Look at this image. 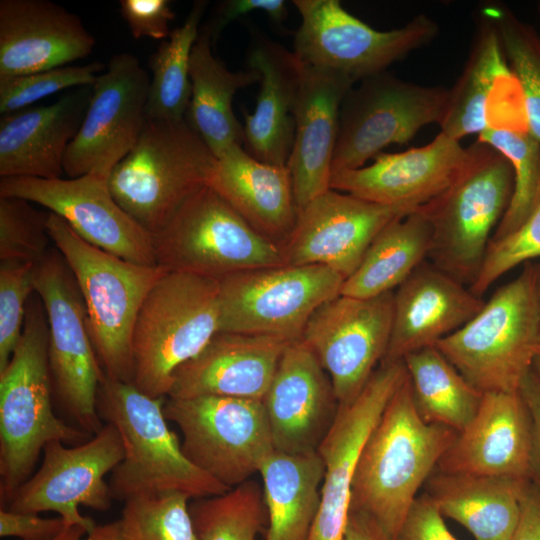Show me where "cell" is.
Instances as JSON below:
<instances>
[{
    "label": "cell",
    "instance_id": "6da1fadb",
    "mask_svg": "<svg viewBox=\"0 0 540 540\" xmlns=\"http://www.w3.org/2000/svg\"><path fill=\"white\" fill-rule=\"evenodd\" d=\"M457 434L420 418L407 375L362 449L350 509L369 516L388 540H394L418 490Z\"/></svg>",
    "mask_w": 540,
    "mask_h": 540
},
{
    "label": "cell",
    "instance_id": "7a4b0ae2",
    "mask_svg": "<svg viewBox=\"0 0 540 540\" xmlns=\"http://www.w3.org/2000/svg\"><path fill=\"white\" fill-rule=\"evenodd\" d=\"M49 328L44 304L34 292L27 305L21 338L0 371V497L6 505L32 475L45 446L81 444L90 435L53 411L48 358Z\"/></svg>",
    "mask_w": 540,
    "mask_h": 540
},
{
    "label": "cell",
    "instance_id": "3957f363",
    "mask_svg": "<svg viewBox=\"0 0 540 540\" xmlns=\"http://www.w3.org/2000/svg\"><path fill=\"white\" fill-rule=\"evenodd\" d=\"M167 397L152 398L132 383L104 375L97 392V411L118 430L124 457L111 472L113 499L178 492L190 499L220 495L226 487L193 464L167 424Z\"/></svg>",
    "mask_w": 540,
    "mask_h": 540
},
{
    "label": "cell",
    "instance_id": "277c9868",
    "mask_svg": "<svg viewBox=\"0 0 540 540\" xmlns=\"http://www.w3.org/2000/svg\"><path fill=\"white\" fill-rule=\"evenodd\" d=\"M48 232L81 292L88 333L105 375L132 383V336L139 310L152 287L168 272L103 251L50 212Z\"/></svg>",
    "mask_w": 540,
    "mask_h": 540
},
{
    "label": "cell",
    "instance_id": "5b68a950",
    "mask_svg": "<svg viewBox=\"0 0 540 540\" xmlns=\"http://www.w3.org/2000/svg\"><path fill=\"white\" fill-rule=\"evenodd\" d=\"M434 346L481 393L518 392L540 347L535 263H524L478 314Z\"/></svg>",
    "mask_w": 540,
    "mask_h": 540
},
{
    "label": "cell",
    "instance_id": "8992f818",
    "mask_svg": "<svg viewBox=\"0 0 540 540\" xmlns=\"http://www.w3.org/2000/svg\"><path fill=\"white\" fill-rule=\"evenodd\" d=\"M219 331V281L167 272L147 294L132 336V384L168 397L175 371Z\"/></svg>",
    "mask_w": 540,
    "mask_h": 540
},
{
    "label": "cell",
    "instance_id": "52a82bcc",
    "mask_svg": "<svg viewBox=\"0 0 540 540\" xmlns=\"http://www.w3.org/2000/svg\"><path fill=\"white\" fill-rule=\"evenodd\" d=\"M216 157L184 120L146 119L133 149L107 184L121 208L154 235L183 203L208 185Z\"/></svg>",
    "mask_w": 540,
    "mask_h": 540
},
{
    "label": "cell",
    "instance_id": "ba28073f",
    "mask_svg": "<svg viewBox=\"0 0 540 540\" xmlns=\"http://www.w3.org/2000/svg\"><path fill=\"white\" fill-rule=\"evenodd\" d=\"M474 162L446 191L421 206L432 227V264L469 286L486 255L493 228L505 214L514 188L511 163L477 142Z\"/></svg>",
    "mask_w": 540,
    "mask_h": 540
},
{
    "label": "cell",
    "instance_id": "9c48e42d",
    "mask_svg": "<svg viewBox=\"0 0 540 540\" xmlns=\"http://www.w3.org/2000/svg\"><path fill=\"white\" fill-rule=\"evenodd\" d=\"M152 239L156 264L169 272L220 280L284 264L280 245L254 230L208 185L188 198Z\"/></svg>",
    "mask_w": 540,
    "mask_h": 540
},
{
    "label": "cell",
    "instance_id": "30bf717a",
    "mask_svg": "<svg viewBox=\"0 0 540 540\" xmlns=\"http://www.w3.org/2000/svg\"><path fill=\"white\" fill-rule=\"evenodd\" d=\"M34 285L48 319L53 395L76 427L94 435L103 426L97 392L105 373L88 333L78 284L56 248L36 263Z\"/></svg>",
    "mask_w": 540,
    "mask_h": 540
},
{
    "label": "cell",
    "instance_id": "8fae6325",
    "mask_svg": "<svg viewBox=\"0 0 540 540\" xmlns=\"http://www.w3.org/2000/svg\"><path fill=\"white\" fill-rule=\"evenodd\" d=\"M219 281V331L302 339L312 314L339 296L345 279L318 264L275 265Z\"/></svg>",
    "mask_w": 540,
    "mask_h": 540
},
{
    "label": "cell",
    "instance_id": "7c38bea8",
    "mask_svg": "<svg viewBox=\"0 0 540 540\" xmlns=\"http://www.w3.org/2000/svg\"><path fill=\"white\" fill-rule=\"evenodd\" d=\"M301 17L293 53L304 66L334 72L356 83L382 73L438 34L437 24L418 14L407 24L378 31L338 0H294Z\"/></svg>",
    "mask_w": 540,
    "mask_h": 540
},
{
    "label": "cell",
    "instance_id": "4fadbf2b",
    "mask_svg": "<svg viewBox=\"0 0 540 540\" xmlns=\"http://www.w3.org/2000/svg\"><path fill=\"white\" fill-rule=\"evenodd\" d=\"M164 415L180 429L187 458L228 488L249 480L275 451L262 400L167 397Z\"/></svg>",
    "mask_w": 540,
    "mask_h": 540
},
{
    "label": "cell",
    "instance_id": "5bb4252c",
    "mask_svg": "<svg viewBox=\"0 0 540 540\" xmlns=\"http://www.w3.org/2000/svg\"><path fill=\"white\" fill-rule=\"evenodd\" d=\"M449 98L443 86L417 85L385 71L361 80L340 107L332 173L363 167L386 146L409 142L428 124L440 125Z\"/></svg>",
    "mask_w": 540,
    "mask_h": 540
},
{
    "label": "cell",
    "instance_id": "9a60e30c",
    "mask_svg": "<svg viewBox=\"0 0 540 540\" xmlns=\"http://www.w3.org/2000/svg\"><path fill=\"white\" fill-rule=\"evenodd\" d=\"M43 461L11 496L5 509L59 514L66 526H81L92 532L96 524L80 513L85 506L106 511L113 499L105 476L112 472L124 457V446L116 427L106 423L87 441L66 446L60 441L48 443Z\"/></svg>",
    "mask_w": 540,
    "mask_h": 540
},
{
    "label": "cell",
    "instance_id": "2e32d148",
    "mask_svg": "<svg viewBox=\"0 0 540 540\" xmlns=\"http://www.w3.org/2000/svg\"><path fill=\"white\" fill-rule=\"evenodd\" d=\"M150 79L135 55L122 52L111 57L91 86L84 119L67 147L63 167L69 178L108 179L133 149L146 121Z\"/></svg>",
    "mask_w": 540,
    "mask_h": 540
},
{
    "label": "cell",
    "instance_id": "e0dca14e",
    "mask_svg": "<svg viewBox=\"0 0 540 540\" xmlns=\"http://www.w3.org/2000/svg\"><path fill=\"white\" fill-rule=\"evenodd\" d=\"M394 292L371 298L339 295L310 317L302 340L329 375L339 405L361 393L384 359L392 331Z\"/></svg>",
    "mask_w": 540,
    "mask_h": 540
},
{
    "label": "cell",
    "instance_id": "ac0fdd59",
    "mask_svg": "<svg viewBox=\"0 0 540 540\" xmlns=\"http://www.w3.org/2000/svg\"><path fill=\"white\" fill-rule=\"evenodd\" d=\"M0 196L22 198L47 208L83 240L121 259L157 265L152 235L116 202L107 179L96 175L69 179L1 178Z\"/></svg>",
    "mask_w": 540,
    "mask_h": 540
},
{
    "label": "cell",
    "instance_id": "d6986e66",
    "mask_svg": "<svg viewBox=\"0 0 540 540\" xmlns=\"http://www.w3.org/2000/svg\"><path fill=\"white\" fill-rule=\"evenodd\" d=\"M406 377L403 360L382 361L356 399L339 405L316 451L323 462L324 476L320 508L308 540H344L352 482L362 449Z\"/></svg>",
    "mask_w": 540,
    "mask_h": 540
},
{
    "label": "cell",
    "instance_id": "ffe728a7",
    "mask_svg": "<svg viewBox=\"0 0 540 540\" xmlns=\"http://www.w3.org/2000/svg\"><path fill=\"white\" fill-rule=\"evenodd\" d=\"M416 209L377 204L330 188L298 211L290 237L280 245L284 264L324 265L347 279L375 237Z\"/></svg>",
    "mask_w": 540,
    "mask_h": 540
},
{
    "label": "cell",
    "instance_id": "44dd1931",
    "mask_svg": "<svg viewBox=\"0 0 540 540\" xmlns=\"http://www.w3.org/2000/svg\"><path fill=\"white\" fill-rule=\"evenodd\" d=\"M477 151V143L464 148L440 132L425 146L380 153L370 165L333 172L330 188L377 204L416 209L452 186Z\"/></svg>",
    "mask_w": 540,
    "mask_h": 540
},
{
    "label": "cell",
    "instance_id": "7402d4cb",
    "mask_svg": "<svg viewBox=\"0 0 540 540\" xmlns=\"http://www.w3.org/2000/svg\"><path fill=\"white\" fill-rule=\"evenodd\" d=\"M275 451L316 452L339 409L331 379L302 340L285 348L263 399Z\"/></svg>",
    "mask_w": 540,
    "mask_h": 540
},
{
    "label": "cell",
    "instance_id": "603a6c76",
    "mask_svg": "<svg viewBox=\"0 0 540 540\" xmlns=\"http://www.w3.org/2000/svg\"><path fill=\"white\" fill-rule=\"evenodd\" d=\"M530 447L531 418L519 391L483 393L475 417L457 434L436 470L529 480Z\"/></svg>",
    "mask_w": 540,
    "mask_h": 540
},
{
    "label": "cell",
    "instance_id": "cb8c5ba5",
    "mask_svg": "<svg viewBox=\"0 0 540 540\" xmlns=\"http://www.w3.org/2000/svg\"><path fill=\"white\" fill-rule=\"evenodd\" d=\"M290 342L277 336L218 331L198 355L175 371L168 397L263 401Z\"/></svg>",
    "mask_w": 540,
    "mask_h": 540
},
{
    "label": "cell",
    "instance_id": "d4e9b609",
    "mask_svg": "<svg viewBox=\"0 0 540 540\" xmlns=\"http://www.w3.org/2000/svg\"><path fill=\"white\" fill-rule=\"evenodd\" d=\"M94 45L81 18L56 3L0 1V78L67 66Z\"/></svg>",
    "mask_w": 540,
    "mask_h": 540
},
{
    "label": "cell",
    "instance_id": "484cf974",
    "mask_svg": "<svg viewBox=\"0 0 540 540\" xmlns=\"http://www.w3.org/2000/svg\"><path fill=\"white\" fill-rule=\"evenodd\" d=\"M354 84L343 75L301 64L294 141L287 162L298 211L330 189L340 107Z\"/></svg>",
    "mask_w": 540,
    "mask_h": 540
},
{
    "label": "cell",
    "instance_id": "4316f807",
    "mask_svg": "<svg viewBox=\"0 0 540 540\" xmlns=\"http://www.w3.org/2000/svg\"><path fill=\"white\" fill-rule=\"evenodd\" d=\"M485 302L433 264H421L394 292L391 337L382 361L403 360L434 346L478 314Z\"/></svg>",
    "mask_w": 540,
    "mask_h": 540
},
{
    "label": "cell",
    "instance_id": "83f0119b",
    "mask_svg": "<svg viewBox=\"0 0 540 540\" xmlns=\"http://www.w3.org/2000/svg\"><path fill=\"white\" fill-rule=\"evenodd\" d=\"M91 86L72 89L56 102L0 117V176L58 179L67 147L84 119Z\"/></svg>",
    "mask_w": 540,
    "mask_h": 540
},
{
    "label": "cell",
    "instance_id": "f1b7e54d",
    "mask_svg": "<svg viewBox=\"0 0 540 540\" xmlns=\"http://www.w3.org/2000/svg\"><path fill=\"white\" fill-rule=\"evenodd\" d=\"M208 186L265 238L282 245L290 237L298 209L287 165L262 162L236 144L216 158Z\"/></svg>",
    "mask_w": 540,
    "mask_h": 540
},
{
    "label": "cell",
    "instance_id": "f546056e",
    "mask_svg": "<svg viewBox=\"0 0 540 540\" xmlns=\"http://www.w3.org/2000/svg\"><path fill=\"white\" fill-rule=\"evenodd\" d=\"M248 62L259 75L260 88L255 111L245 115V150L262 162L287 165L301 64L293 51L263 37L252 45Z\"/></svg>",
    "mask_w": 540,
    "mask_h": 540
},
{
    "label": "cell",
    "instance_id": "4dcf8cb0",
    "mask_svg": "<svg viewBox=\"0 0 540 540\" xmlns=\"http://www.w3.org/2000/svg\"><path fill=\"white\" fill-rule=\"evenodd\" d=\"M527 482L529 480L447 474L436 470L425 483V493L443 517L463 525L475 540H511Z\"/></svg>",
    "mask_w": 540,
    "mask_h": 540
},
{
    "label": "cell",
    "instance_id": "1f68e13d",
    "mask_svg": "<svg viewBox=\"0 0 540 540\" xmlns=\"http://www.w3.org/2000/svg\"><path fill=\"white\" fill-rule=\"evenodd\" d=\"M211 38L203 30L192 48L191 98L185 121L218 158L229 147L243 145V125L233 112V97L238 90L259 82V75L254 70H229L213 54Z\"/></svg>",
    "mask_w": 540,
    "mask_h": 540
},
{
    "label": "cell",
    "instance_id": "d6a6232c",
    "mask_svg": "<svg viewBox=\"0 0 540 540\" xmlns=\"http://www.w3.org/2000/svg\"><path fill=\"white\" fill-rule=\"evenodd\" d=\"M259 473L268 518L264 540H308L321 503L324 466L318 453L274 451Z\"/></svg>",
    "mask_w": 540,
    "mask_h": 540
},
{
    "label": "cell",
    "instance_id": "836d02e7",
    "mask_svg": "<svg viewBox=\"0 0 540 540\" xmlns=\"http://www.w3.org/2000/svg\"><path fill=\"white\" fill-rule=\"evenodd\" d=\"M432 227L421 206L389 223L372 241L341 295L371 298L399 287L429 256Z\"/></svg>",
    "mask_w": 540,
    "mask_h": 540
},
{
    "label": "cell",
    "instance_id": "e575fe53",
    "mask_svg": "<svg viewBox=\"0 0 540 540\" xmlns=\"http://www.w3.org/2000/svg\"><path fill=\"white\" fill-rule=\"evenodd\" d=\"M469 58L462 74L450 88L441 133L460 140L480 134L489 126V105L495 87L514 75L492 21L482 12Z\"/></svg>",
    "mask_w": 540,
    "mask_h": 540
},
{
    "label": "cell",
    "instance_id": "d590c367",
    "mask_svg": "<svg viewBox=\"0 0 540 540\" xmlns=\"http://www.w3.org/2000/svg\"><path fill=\"white\" fill-rule=\"evenodd\" d=\"M403 361L420 418L457 433L463 431L475 417L483 393L474 388L435 346L411 352Z\"/></svg>",
    "mask_w": 540,
    "mask_h": 540
},
{
    "label": "cell",
    "instance_id": "8d00e7d4",
    "mask_svg": "<svg viewBox=\"0 0 540 540\" xmlns=\"http://www.w3.org/2000/svg\"><path fill=\"white\" fill-rule=\"evenodd\" d=\"M206 5L205 1L195 2L183 24L172 30L150 56L152 78L146 119L168 122L185 119L191 98L190 57Z\"/></svg>",
    "mask_w": 540,
    "mask_h": 540
},
{
    "label": "cell",
    "instance_id": "74e56055",
    "mask_svg": "<svg viewBox=\"0 0 540 540\" xmlns=\"http://www.w3.org/2000/svg\"><path fill=\"white\" fill-rule=\"evenodd\" d=\"M199 540H257L267 527L263 489L251 479L227 492L189 503Z\"/></svg>",
    "mask_w": 540,
    "mask_h": 540
},
{
    "label": "cell",
    "instance_id": "f35d334b",
    "mask_svg": "<svg viewBox=\"0 0 540 540\" xmlns=\"http://www.w3.org/2000/svg\"><path fill=\"white\" fill-rule=\"evenodd\" d=\"M478 136L479 143L505 156L514 171L509 206L491 237L497 240L519 228L540 199V143L528 130L508 127L488 126Z\"/></svg>",
    "mask_w": 540,
    "mask_h": 540
},
{
    "label": "cell",
    "instance_id": "ab89813d",
    "mask_svg": "<svg viewBox=\"0 0 540 540\" xmlns=\"http://www.w3.org/2000/svg\"><path fill=\"white\" fill-rule=\"evenodd\" d=\"M482 12L498 33L521 90L528 131L540 143V35L503 5L490 4Z\"/></svg>",
    "mask_w": 540,
    "mask_h": 540
},
{
    "label": "cell",
    "instance_id": "60d3db41",
    "mask_svg": "<svg viewBox=\"0 0 540 540\" xmlns=\"http://www.w3.org/2000/svg\"><path fill=\"white\" fill-rule=\"evenodd\" d=\"M189 500L178 492L142 494L125 500L119 519L122 540H199Z\"/></svg>",
    "mask_w": 540,
    "mask_h": 540
},
{
    "label": "cell",
    "instance_id": "b9f144b4",
    "mask_svg": "<svg viewBox=\"0 0 540 540\" xmlns=\"http://www.w3.org/2000/svg\"><path fill=\"white\" fill-rule=\"evenodd\" d=\"M17 197L0 196V261L19 260L38 263L48 251L49 211Z\"/></svg>",
    "mask_w": 540,
    "mask_h": 540
},
{
    "label": "cell",
    "instance_id": "7bdbcfd3",
    "mask_svg": "<svg viewBox=\"0 0 540 540\" xmlns=\"http://www.w3.org/2000/svg\"><path fill=\"white\" fill-rule=\"evenodd\" d=\"M103 67L102 63L92 62L0 78V114L28 108L34 102L62 90L92 86Z\"/></svg>",
    "mask_w": 540,
    "mask_h": 540
},
{
    "label": "cell",
    "instance_id": "ee69618b",
    "mask_svg": "<svg viewBox=\"0 0 540 540\" xmlns=\"http://www.w3.org/2000/svg\"><path fill=\"white\" fill-rule=\"evenodd\" d=\"M36 263L0 261V371L21 338L28 301L35 292Z\"/></svg>",
    "mask_w": 540,
    "mask_h": 540
},
{
    "label": "cell",
    "instance_id": "f6af8a7d",
    "mask_svg": "<svg viewBox=\"0 0 540 540\" xmlns=\"http://www.w3.org/2000/svg\"><path fill=\"white\" fill-rule=\"evenodd\" d=\"M540 257V199L532 213L514 232L491 240L481 268L469 286L477 296L482 294L503 274L521 263Z\"/></svg>",
    "mask_w": 540,
    "mask_h": 540
},
{
    "label": "cell",
    "instance_id": "bcb514c9",
    "mask_svg": "<svg viewBox=\"0 0 540 540\" xmlns=\"http://www.w3.org/2000/svg\"><path fill=\"white\" fill-rule=\"evenodd\" d=\"M120 11L135 39L166 40L175 13L168 0H121Z\"/></svg>",
    "mask_w": 540,
    "mask_h": 540
},
{
    "label": "cell",
    "instance_id": "7dc6e473",
    "mask_svg": "<svg viewBox=\"0 0 540 540\" xmlns=\"http://www.w3.org/2000/svg\"><path fill=\"white\" fill-rule=\"evenodd\" d=\"M394 540H457L432 499L417 496Z\"/></svg>",
    "mask_w": 540,
    "mask_h": 540
},
{
    "label": "cell",
    "instance_id": "c3c4849f",
    "mask_svg": "<svg viewBox=\"0 0 540 540\" xmlns=\"http://www.w3.org/2000/svg\"><path fill=\"white\" fill-rule=\"evenodd\" d=\"M61 517L43 518L36 513L15 512L1 508L0 536L15 537L20 540H51L64 528Z\"/></svg>",
    "mask_w": 540,
    "mask_h": 540
},
{
    "label": "cell",
    "instance_id": "681fc988",
    "mask_svg": "<svg viewBox=\"0 0 540 540\" xmlns=\"http://www.w3.org/2000/svg\"><path fill=\"white\" fill-rule=\"evenodd\" d=\"M519 393L531 418L529 480L540 491V378L533 368L523 378Z\"/></svg>",
    "mask_w": 540,
    "mask_h": 540
},
{
    "label": "cell",
    "instance_id": "f907efd6",
    "mask_svg": "<svg viewBox=\"0 0 540 540\" xmlns=\"http://www.w3.org/2000/svg\"><path fill=\"white\" fill-rule=\"evenodd\" d=\"M254 11L264 12L275 23L283 22L287 16L282 0H229L219 7L214 25L207 30L212 36L213 31L219 33L229 22Z\"/></svg>",
    "mask_w": 540,
    "mask_h": 540
},
{
    "label": "cell",
    "instance_id": "816d5d0a",
    "mask_svg": "<svg viewBox=\"0 0 540 540\" xmlns=\"http://www.w3.org/2000/svg\"><path fill=\"white\" fill-rule=\"evenodd\" d=\"M511 540H540V491L530 481L521 494L519 519Z\"/></svg>",
    "mask_w": 540,
    "mask_h": 540
},
{
    "label": "cell",
    "instance_id": "f5cc1de1",
    "mask_svg": "<svg viewBox=\"0 0 540 540\" xmlns=\"http://www.w3.org/2000/svg\"><path fill=\"white\" fill-rule=\"evenodd\" d=\"M344 540H388V538L369 516L350 509Z\"/></svg>",
    "mask_w": 540,
    "mask_h": 540
},
{
    "label": "cell",
    "instance_id": "db71d44e",
    "mask_svg": "<svg viewBox=\"0 0 540 540\" xmlns=\"http://www.w3.org/2000/svg\"><path fill=\"white\" fill-rule=\"evenodd\" d=\"M51 540H122L120 521L97 525L90 533L81 526H66Z\"/></svg>",
    "mask_w": 540,
    "mask_h": 540
},
{
    "label": "cell",
    "instance_id": "11a10c76",
    "mask_svg": "<svg viewBox=\"0 0 540 540\" xmlns=\"http://www.w3.org/2000/svg\"><path fill=\"white\" fill-rule=\"evenodd\" d=\"M535 269H536L537 304H538V312H539V319H540V263L535 264Z\"/></svg>",
    "mask_w": 540,
    "mask_h": 540
},
{
    "label": "cell",
    "instance_id": "9f6ffc18",
    "mask_svg": "<svg viewBox=\"0 0 540 540\" xmlns=\"http://www.w3.org/2000/svg\"><path fill=\"white\" fill-rule=\"evenodd\" d=\"M532 368L540 378V347L538 348L537 353L534 357Z\"/></svg>",
    "mask_w": 540,
    "mask_h": 540
},
{
    "label": "cell",
    "instance_id": "6f0895ef",
    "mask_svg": "<svg viewBox=\"0 0 540 540\" xmlns=\"http://www.w3.org/2000/svg\"><path fill=\"white\" fill-rule=\"evenodd\" d=\"M539 9H540V4H539Z\"/></svg>",
    "mask_w": 540,
    "mask_h": 540
}]
</instances>
